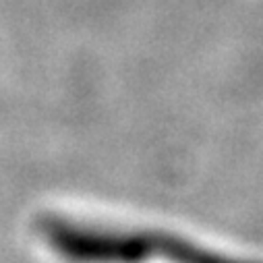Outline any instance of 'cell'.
<instances>
[{
  "label": "cell",
  "instance_id": "1",
  "mask_svg": "<svg viewBox=\"0 0 263 263\" xmlns=\"http://www.w3.org/2000/svg\"><path fill=\"white\" fill-rule=\"evenodd\" d=\"M37 228L54 253L73 261H143L156 255L178 261L218 259V255L170 234L118 232L62 218H44Z\"/></svg>",
  "mask_w": 263,
  "mask_h": 263
}]
</instances>
